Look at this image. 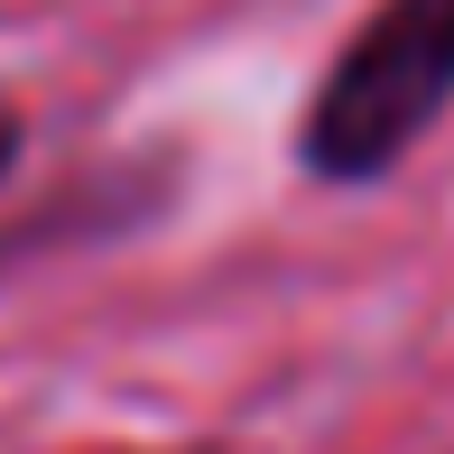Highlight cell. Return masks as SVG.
I'll return each mask as SVG.
<instances>
[{
    "mask_svg": "<svg viewBox=\"0 0 454 454\" xmlns=\"http://www.w3.org/2000/svg\"><path fill=\"white\" fill-rule=\"evenodd\" d=\"M454 112V0H371L297 102V176L380 185Z\"/></svg>",
    "mask_w": 454,
    "mask_h": 454,
    "instance_id": "obj_1",
    "label": "cell"
},
{
    "mask_svg": "<svg viewBox=\"0 0 454 454\" xmlns=\"http://www.w3.org/2000/svg\"><path fill=\"white\" fill-rule=\"evenodd\" d=\"M19 139H28V121H19V102L0 93V185H10V168H19Z\"/></svg>",
    "mask_w": 454,
    "mask_h": 454,
    "instance_id": "obj_2",
    "label": "cell"
}]
</instances>
